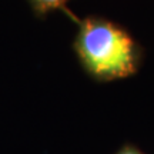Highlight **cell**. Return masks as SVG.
<instances>
[{"instance_id":"1","label":"cell","mask_w":154,"mask_h":154,"mask_svg":"<svg viewBox=\"0 0 154 154\" xmlns=\"http://www.w3.org/2000/svg\"><path fill=\"white\" fill-rule=\"evenodd\" d=\"M76 53L84 69L99 80L131 76L137 69V47L124 29L101 17H88L80 24Z\"/></svg>"},{"instance_id":"2","label":"cell","mask_w":154,"mask_h":154,"mask_svg":"<svg viewBox=\"0 0 154 154\" xmlns=\"http://www.w3.org/2000/svg\"><path fill=\"white\" fill-rule=\"evenodd\" d=\"M67 0H30L33 9L38 13H47L50 10H56L66 5Z\"/></svg>"},{"instance_id":"3","label":"cell","mask_w":154,"mask_h":154,"mask_svg":"<svg viewBox=\"0 0 154 154\" xmlns=\"http://www.w3.org/2000/svg\"><path fill=\"white\" fill-rule=\"evenodd\" d=\"M117 154H143V153L138 151L137 149H133V147H124V149H121Z\"/></svg>"}]
</instances>
